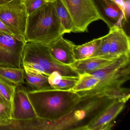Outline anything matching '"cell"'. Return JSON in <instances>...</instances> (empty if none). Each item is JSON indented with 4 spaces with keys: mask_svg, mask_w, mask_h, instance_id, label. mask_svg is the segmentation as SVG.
I'll list each match as a JSON object with an SVG mask.
<instances>
[{
    "mask_svg": "<svg viewBox=\"0 0 130 130\" xmlns=\"http://www.w3.org/2000/svg\"><path fill=\"white\" fill-rule=\"evenodd\" d=\"M17 86L0 78V90L7 102L12 112L13 99Z\"/></svg>",
    "mask_w": 130,
    "mask_h": 130,
    "instance_id": "cell-23",
    "label": "cell"
},
{
    "mask_svg": "<svg viewBox=\"0 0 130 130\" xmlns=\"http://www.w3.org/2000/svg\"><path fill=\"white\" fill-rule=\"evenodd\" d=\"M38 117L24 85L17 86L13 99L12 119L23 120Z\"/></svg>",
    "mask_w": 130,
    "mask_h": 130,
    "instance_id": "cell-9",
    "label": "cell"
},
{
    "mask_svg": "<svg viewBox=\"0 0 130 130\" xmlns=\"http://www.w3.org/2000/svg\"><path fill=\"white\" fill-rule=\"evenodd\" d=\"M25 71V84L29 90L45 89L52 88L48 83V76L34 70L24 68Z\"/></svg>",
    "mask_w": 130,
    "mask_h": 130,
    "instance_id": "cell-15",
    "label": "cell"
},
{
    "mask_svg": "<svg viewBox=\"0 0 130 130\" xmlns=\"http://www.w3.org/2000/svg\"><path fill=\"white\" fill-rule=\"evenodd\" d=\"M65 33L52 0L28 16L25 33L26 42L48 45Z\"/></svg>",
    "mask_w": 130,
    "mask_h": 130,
    "instance_id": "cell-3",
    "label": "cell"
},
{
    "mask_svg": "<svg viewBox=\"0 0 130 130\" xmlns=\"http://www.w3.org/2000/svg\"><path fill=\"white\" fill-rule=\"evenodd\" d=\"M0 31L7 33L10 35H13L12 32L9 29L1 19H0Z\"/></svg>",
    "mask_w": 130,
    "mask_h": 130,
    "instance_id": "cell-27",
    "label": "cell"
},
{
    "mask_svg": "<svg viewBox=\"0 0 130 130\" xmlns=\"http://www.w3.org/2000/svg\"><path fill=\"white\" fill-rule=\"evenodd\" d=\"M28 92L38 117L48 120H56L64 116L81 99L78 93L71 90L51 88L28 89Z\"/></svg>",
    "mask_w": 130,
    "mask_h": 130,
    "instance_id": "cell-2",
    "label": "cell"
},
{
    "mask_svg": "<svg viewBox=\"0 0 130 130\" xmlns=\"http://www.w3.org/2000/svg\"><path fill=\"white\" fill-rule=\"evenodd\" d=\"M0 103L3 104V105L5 106H7V107H9L11 109L9 105V103L7 102V101L6 100V99H5L4 96H3V94H2V93H1V90H0Z\"/></svg>",
    "mask_w": 130,
    "mask_h": 130,
    "instance_id": "cell-28",
    "label": "cell"
},
{
    "mask_svg": "<svg viewBox=\"0 0 130 130\" xmlns=\"http://www.w3.org/2000/svg\"><path fill=\"white\" fill-rule=\"evenodd\" d=\"M100 18L109 29L115 26L122 27V11L112 0H93Z\"/></svg>",
    "mask_w": 130,
    "mask_h": 130,
    "instance_id": "cell-10",
    "label": "cell"
},
{
    "mask_svg": "<svg viewBox=\"0 0 130 130\" xmlns=\"http://www.w3.org/2000/svg\"><path fill=\"white\" fill-rule=\"evenodd\" d=\"M130 14V0H124L123 19L127 22Z\"/></svg>",
    "mask_w": 130,
    "mask_h": 130,
    "instance_id": "cell-26",
    "label": "cell"
},
{
    "mask_svg": "<svg viewBox=\"0 0 130 130\" xmlns=\"http://www.w3.org/2000/svg\"><path fill=\"white\" fill-rule=\"evenodd\" d=\"M73 42L61 36L48 45L49 51L54 58L62 64L70 65L75 61Z\"/></svg>",
    "mask_w": 130,
    "mask_h": 130,
    "instance_id": "cell-12",
    "label": "cell"
},
{
    "mask_svg": "<svg viewBox=\"0 0 130 130\" xmlns=\"http://www.w3.org/2000/svg\"><path fill=\"white\" fill-rule=\"evenodd\" d=\"M0 78L16 86L25 85V70L23 68L0 67Z\"/></svg>",
    "mask_w": 130,
    "mask_h": 130,
    "instance_id": "cell-18",
    "label": "cell"
},
{
    "mask_svg": "<svg viewBox=\"0 0 130 130\" xmlns=\"http://www.w3.org/2000/svg\"><path fill=\"white\" fill-rule=\"evenodd\" d=\"M126 102L116 100L100 113L85 130H110L112 127L111 122L123 110Z\"/></svg>",
    "mask_w": 130,
    "mask_h": 130,
    "instance_id": "cell-11",
    "label": "cell"
},
{
    "mask_svg": "<svg viewBox=\"0 0 130 130\" xmlns=\"http://www.w3.org/2000/svg\"><path fill=\"white\" fill-rule=\"evenodd\" d=\"M28 17L23 0H13L0 6V19L15 37L25 43Z\"/></svg>",
    "mask_w": 130,
    "mask_h": 130,
    "instance_id": "cell-6",
    "label": "cell"
},
{
    "mask_svg": "<svg viewBox=\"0 0 130 130\" xmlns=\"http://www.w3.org/2000/svg\"><path fill=\"white\" fill-rule=\"evenodd\" d=\"M112 1L119 7L121 10L122 11L123 15L124 8V0H112Z\"/></svg>",
    "mask_w": 130,
    "mask_h": 130,
    "instance_id": "cell-29",
    "label": "cell"
},
{
    "mask_svg": "<svg viewBox=\"0 0 130 130\" xmlns=\"http://www.w3.org/2000/svg\"><path fill=\"white\" fill-rule=\"evenodd\" d=\"M113 35V29L112 28L109 29V32L107 35L101 37V41L99 47L90 57H102L109 54Z\"/></svg>",
    "mask_w": 130,
    "mask_h": 130,
    "instance_id": "cell-22",
    "label": "cell"
},
{
    "mask_svg": "<svg viewBox=\"0 0 130 130\" xmlns=\"http://www.w3.org/2000/svg\"><path fill=\"white\" fill-rule=\"evenodd\" d=\"M12 1L13 0H0V6L6 4Z\"/></svg>",
    "mask_w": 130,
    "mask_h": 130,
    "instance_id": "cell-30",
    "label": "cell"
},
{
    "mask_svg": "<svg viewBox=\"0 0 130 130\" xmlns=\"http://www.w3.org/2000/svg\"><path fill=\"white\" fill-rule=\"evenodd\" d=\"M57 15L65 33L76 32L70 15L62 0H52Z\"/></svg>",
    "mask_w": 130,
    "mask_h": 130,
    "instance_id": "cell-17",
    "label": "cell"
},
{
    "mask_svg": "<svg viewBox=\"0 0 130 130\" xmlns=\"http://www.w3.org/2000/svg\"><path fill=\"white\" fill-rule=\"evenodd\" d=\"M50 1H51V0H50Z\"/></svg>",
    "mask_w": 130,
    "mask_h": 130,
    "instance_id": "cell-31",
    "label": "cell"
},
{
    "mask_svg": "<svg viewBox=\"0 0 130 130\" xmlns=\"http://www.w3.org/2000/svg\"><path fill=\"white\" fill-rule=\"evenodd\" d=\"M101 38L95 39L81 45H75L73 51L76 61L80 60L90 57L99 47Z\"/></svg>",
    "mask_w": 130,
    "mask_h": 130,
    "instance_id": "cell-19",
    "label": "cell"
},
{
    "mask_svg": "<svg viewBox=\"0 0 130 130\" xmlns=\"http://www.w3.org/2000/svg\"><path fill=\"white\" fill-rule=\"evenodd\" d=\"M77 77L62 76L57 71L48 76L49 84L53 89L62 90H71L78 81Z\"/></svg>",
    "mask_w": 130,
    "mask_h": 130,
    "instance_id": "cell-16",
    "label": "cell"
},
{
    "mask_svg": "<svg viewBox=\"0 0 130 130\" xmlns=\"http://www.w3.org/2000/svg\"><path fill=\"white\" fill-rule=\"evenodd\" d=\"M115 100L102 93L81 97L72 110L64 116L56 120L44 119V130H85Z\"/></svg>",
    "mask_w": 130,
    "mask_h": 130,
    "instance_id": "cell-1",
    "label": "cell"
},
{
    "mask_svg": "<svg viewBox=\"0 0 130 130\" xmlns=\"http://www.w3.org/2000/svg\"><path fill=\"white\" fill-rule=\"evenodd\" d=\"M26 43L13 35L0 31V67L22 68Z\"/></svg>",
    "mask_w": 130,
    "mask_h": 130,
    "instance_id": "cell-8",
    "label": "cell"
},
{
    "mask_svg": "<svg viewBox=\"0 0 130 130\" xmlns=\"http://www.w3.org/2000/svg\"><path fill=\"white\" fill-rule=\"evenodd\" d=\"M113 35L109 54L115 57L130 55V39L122 27H113Z\"/></svg>",
    "mask_w": 130,
    "mask_h": 130,
    "instance_id": "cell-14",
    "label": "cell"
},
{
    "mask_svg": "<svg viewBox=\"0 0 130 130\" xmlns=\"http://www.w3.org/2000/svg\"><path fill=\"white\" fill-rule=\"evenodd\" d=\"M22 67L48 76L55 71L62 76H80L71 66L62 64L55 60L51 54L47 45L36 42L26 43L23 54Z\"/></svg>",
    "mask_w": 130,
    "mask_h": 130,
    "instance_id": "cell-4",
    "label": "cell"
},
{
    "mask_svg": "<svg viewBox=\"0 0 130 130\" xmlns=\"http://www.w3.org/2000/svg\"><path fill=\"white\" fill-rule=\"evenodd\" d=\"M130 55H123L107 66L90 73L99 82L94 89L78 93L80 97L102 92L109 87L121 86L130 79Z\"/></svg>",
    "mask_w": 130,
    "mask_h": 130,
    "instance_id": "cell-5",
    "label": "cell"
},
{
    "mask_svg": "<svg viewBox=\"0 0 130 130\" xmlns=\"http://www.w3.org/2000/svg\"><path fill=\"white\" fill-rule=\"evenodd\" d=\"M99 81L90 74H84L79 76L78 81L71 90L77 93L89 91L96 86Z\"/></svg>",
    "mask_w": 130,
    "mask_h": 130,
    "instance_id": "cell-20",
    "label": "cell"
},
{
    "mask_svg": "<svg viewBox=\"0 0 130 130\" xmlns=\"http://www.w3.org/2000/svg\"><path fill=\"white\" fill-rule=\"evenodd\" d=\"M72 18L76 32H87L92 23L100 20L93 0H62Z\"/></svg>",
    "mask_w": 130,
    "mask_h": 130,
    "instance_id": "cell-7",
    "label": "cell"
},
{
    "mask_svg": "<svg viewBox=\"0 0 130 130\" xmlns=\"http://www.w3.org/2000/svg\"><path fill=\"white\" fill-rule=\"evenodd\" d=\"M49 1L50 0H23V3L28 16Z\"/></svg>",
    "mask_w": 130,
    "mask_h": 130,
    "instance_id": "cell-24",
    "label": "cell"
},
{
    "mask_svg": "<svg viewBox=\"0 0 130 130\" xmlns=\"http://www.w3.org/2000/svg\"><path fill=\"white\" fill-rule=\"evenodd\" d=\"M101 93L109 98L125 102L130 98V89L127 88H122L121 86L107 88Z\"/></svg>",
    "mask_w": 130,
    "mask_h": 130,
    "instance_id": "cell-21",
    "label": "cell"
},
{
    "mask_svg": "<svg viewBox=\"0 0 130 130\" xmlns=\"http://www.w3.org/2000/svg\"><path fill=\"white\" fill-rule=\"evenodd\" d=\"M119 57L108 55L102 57L89 58L84 60L76 61L70 66L79 75L90 74L107 66Z\"/></svg>",
    "mask_w": 130,
    "mask_h": 130,
    "instance_id": "cell-13",
    "label": "cell"
},
{
    "mask_svg": "<svg viewBox=\"0 0 130 130\" xmlns=\"http://www.w3.org/2000/svg\"><path fill=\"white\" fill-rule=\"evenodd\" d=\"M12 118V109L0 103V121Z\"/></svg>",
    "mask_w": 130,
    "mask_h": 130,
    "instance_id": "cell-25",
    "label": "cell"
}]
</instances>
